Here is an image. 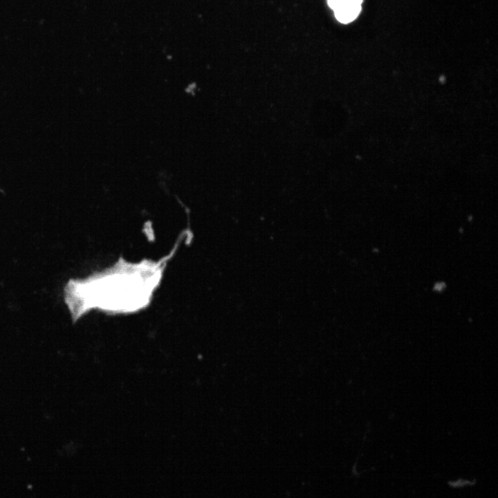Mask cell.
<instances>
[{
    "label": "cell",
    "mask_w": 498,
    "mask_h": 498,
    "mask_svg": "<svg viewBox=\"0 0 498 498\" xmlns=\"http://www.w3.org/2000/svg\"><path fill=\"white\" fill-rule=\"evenodd\" d=\"M340 0H327L328 4L333 10H334L339 3Z\"/></svg>",
    "instance_id": "obj_4"
},
{
    "label": "cell",
    "mask_w": 498,
    "mask_h": 498,
    "mask_svg": "<svg viewBox=\"0 0 498 498\" xmlns=\"http://www.w3.org/2000/svg\"><path fill=\"white\" fill-rule=\"evenodd\" d=\"M164 265L163 261L120 260L86 277L70 279L64 287V300L72 321L94 310L129 313L142 309L159 285Z\"/></svg>",
    "instance_id": "obj_1"
},
{
    "label": "cell",
    "mask_w": 498,
    "mask_h": 498,
    "mask_svg": "<svg viewBox=\"0 0 498 498\" xmlns=\"http://www.w3.org/2000/svg\"><path fill=\"white\" fill-rule=\"evenodd\" d=\"M336 19L341 23L347 24L353 21L360 14L361 4L342 3L334 10Z\"/></svg>",
    "instance_id": "obj_2"
},
{
    "label": "cell",
    "mask_w": 498,
    "mask_h": 498,
    "mask_svg": "<svg viewBox=\"0 0 498 498\" xmlns=\"http://www.w3.org/2000/svg\"><path fill=\"white\" fill-rule=\"evenodd\" d=\"M362 2V0H340L339 3L337 6V7L342 3H356V4H361Z\"/></svg>",
    "instance_id": "obj_3"
}]
</instances>
